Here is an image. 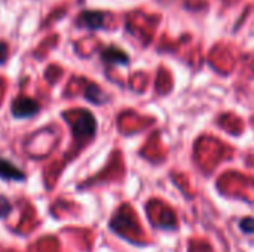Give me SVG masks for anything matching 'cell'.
Wrapping results in <instances>:
<instances>
[{"label":"cell","mask_w":254,"mask_h":252,"mask_svg":"<svg viewBox=\"0 0 254 252\" xmlns=\"http://www.w3.org/2000/svg\"><path fill=\"white\" fill-rule=\"evenodd\" d=\"M42 110V105L37 100L25 97V95H18L10 105V113L12 117L15 119H31L37 116Z\"/></svg>","instance_id":"cell-1"},{"label":"cell","mask_w":254,"mask_h":252,"mask_svg":"<svg viewBox=\"0 0 254 252\" xmlns=\"http://www.w3.org/2000/svg\"><path fill=\"white\" fill-rule=\"evenodd\" d=\"M67 122L71 126L73 137L77 138V140H86V138H91L95 134V129H97L95 117L86 110H82L76 120H71V122L67 120Z\"/></svg>","instance_id":"cell-2"},{"label":"cell","mask_w":254,"mask_h":252,"mask_svg":"<svg viewBox=\"0 0 254 252\" xmlns=\"http://www.w3.org/2000/svg\"><path fill=\"white\" fill-rule=\"evenodd\" d=\"M104 13L98 10H83L76 19V24L79 27L88 28V30H98L103 27L104 22Z\"/></svg>","instance_id":"cell-3"},{"label":"cell","mask_w":254,"mask_h":252,"mask_svg":"<svg viewBox=\"0 0 254 252\" xmlns=\"http://www.w3.org/2000/svg\"><path fill=\"white\" fill-rule=\"evenodd\" d=\"M25 178H27L25 177V172L21 171L15 163H12L10 160H6V159L0 157V180L21 183Z\"/></svg>","instance_id":"cell-4"},{"label":"cell","mask_w":254,"mask_h":252,"mask_svg":"<svg viewBox=\"0 0 254 252\" xmlns=\"http://www.w3.org/2000/svg\"><path fill=\"white\" fill-rule=\"evenodd\" d=\"M101 59L106 64H119V65H125L128 64V55L125 52H122L119 48H107L101 52Z\"/></svg>","instance_id":"cell-5"},{"label":"cell","mask_w":254,"mask_h":252,"mask_svg":"<svg viewBox=\"0 0 254 252\" xmlns=\"http://www.w3.org/2000/svg\"><path fill=\"white\" fill-rule=\"evenodd\" d=\"M83 95H85V98H86L89 102H92V104H95V105H100V104H103V102L106 101V97H104L103 91H101L95 83H89V85L85 88Z\"/></svg>","instance_id":"cell-6"},{"label":"cell","mask_w":254,"mask_h":252,"mask_svg":"<svg viewBox=\"0 0 254 252\" xmlns=\"http://www.w3.org/2000/svg\"><path fill=\"white\" fill-rule=\"evenodd\" d=\"M10 211H12L10 202L7 201L6 196L0 195V220H4V218L10 214Z\"/></svg>","instance_id":"cell-7"},{"label":"cell","mask_w":254,"mask_h":252,"mask_svg":"<svg viewBox=\"0 0 254 252\" xmlns=\"http://www.w3.org/2000/svg\"><path fill=\"white\" fill-rule=\"evenodd\" d=\"M9 58V46L6 42L0 40V65H3Z\"/></svg>","instance_id":"cell-8"},{"label":"cell","mask_w":254,"mask_h":252,"mask_svg":"<svg viewBox=\"0 0 254 252\" xmlns=\"http://www.w3.org/2000/svg\"><path fill=\"white\" fill-rule=\"evenodd\" d=\"M241 229L246 233H254V220L253 218H246L241 221Z\"/></svg>","instance_id":"cell-9"}]
</instances>
